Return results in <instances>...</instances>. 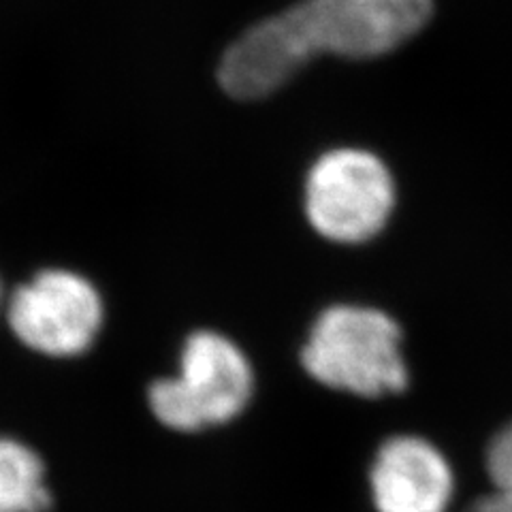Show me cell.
I'll list each match as a JSON object with an SVG mask.
<instances>
[{
	"label": "cell",
	"mask_w": 512,
	"mask_h": 512,
	"mask_svg": "<svg viewBox=\"0 0 512 512\" xmlns=\"http://www.w3.org/2000/svg\"><path fill=\"white\" fill-rule=\"evenodd\" d=\"M431 15V0H301L254 24L218 67L233 99L274 94L318 56L376 58L404 45Z\"/></svg>",
	"instance_id": "1"
},
{
	"label": "cell",
	"mask_w": 512,
	"mask_h": 512,
	"mask_svg": "<svg viewBox=\"0 0 512 512\" xmlns=\"http://www.w3.org/2000/svg\"><path fill=\"white\" fill-rule=\"evenodd\" d=\"M301 365L325 387L361 397L399 393L408 384L402 331L374 308L325 310L303 344Z\"/></svg>",
	"instance_id": "2"
},
{
	"label": "cell",
	"mask_w": 512,
	"mask_h": 512,
	"mask_svg": "<svg viewBox=\"0 0 512 512\" xmlns=\"http://www.w3.org/2000/svg\"><path fill=\"white\" fill-rule=\"evenodd\" d=\"M254 393L252 367L237 344L216 331H197L184 342L178 376L148 389L158 423L173 431H201L242 414Z\"/></svg>",
	"instance_id": "3"
},
{
	"label": "cell",
	"mask_w": 512,
	"mask_h": 512,
	"mask_svg": "<svg viewBox=\"0 0 512 512\" xmlns=\"http://www.w3.org/2000/svg\"><path fill=\"white\" fill-rule=\"evenodd\" d=\"M393 205V178L372 152L333 150L308 173L306 214L314 231L331 242H367L387 224Z\"/></svg>",
	"instance_id": "4"
},
{
	"label": "cell",
	"mask_w": 512,
	"mask_h": 512,
	"mask_svg": "<svg viewBox=\"0 0 512 512\" xmlns=\"http://www.w3.org/2000/svg\"><path fill=\"white\" fill-rule=\"evenodd\" d=\"M7 320L15 338L45 357H79L103 327V301L90 280L47 269L15 288Z\"/></svg>",
	"instance_id": "5"
},
{
	"label": "cell",
	"mask_w": 512,
	"mask_h": 512,
	"mask_svg": "<svg viewBox=\"0 0 512 512\" xmlns=\"http://www.w3.org/2000/svg\"><path fill=\"white\" fill-rule=\"evenodd\" d=\"M378 512H444L453 472L434 444L402 436L384 444L370 474Z\"/></svg>",
	"instance_id": "6"
},
{
	"label": "cell",
	"mask_w": 512,
	"mask_h": 512,
	"mask_svg": "<svg viewBox=\"0 0 512 512\" xmlns=\"http://www.w3.org/2000/svg\"><path fill=\"white\" fill-rule=\"evenodd\" d=\"M52 493L41 457L30 446L0 438V512H47Z\"/></svg>",
	"instance_id": "7"
},
{
	"label": "cell",
	"mask_w": 512,
	"mask_h": 512,
	"mask_svg": "<svg viewBox=\"0 0 512 512\" xmlns=\"http://www.w3.org/2000/svg\"><path fill=\"white\" fill-rule=\"evenodd\" d=\"M487 468L498 491L512 493V425L500 431L491 442Z\"/></svg>",
	"instance_id": "8"
},
{
	"label": "cell",
	"mask_w": 512,
	"mask_h": 512,
	"mask_svg": "<svg viewBox=\"0 0 512 512\" xmlns=\"http://www.w3.org/2000/svg\"><path fill=\"white\" fill-rule=\"evenodd\" d=\"M468 512H512V493L498 491L474 504Z\"/></svg>",
	"instance_id": "9"
}]
</instances>
